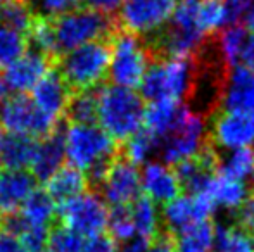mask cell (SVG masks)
I'll use <instances>...</instances> for the list:
<instances>
[{"label":"cell","mask_w":254,"mask_h":252,"mask_svg":"<svg viewBox=\"0 0 254 252\" xmlns=\"http://www.w3.org/2000/svg\"><path fill=\"white\" fill-rule=\"evenodd\" d=\"M201 80L197 54L192 57L151 61L138 87L140 97L147 102L177 101L192 102Z\"/></svg>","instance_id":"1"},{"label":"cell","mask_w":254,"mask_h":252,"mask_svg":"<svg viewBox=\"0 0 254 252\" xmlns=\"http://www.w3.org/2000/svg\"><path fill=\"white\" fill-rule=\"evenodd\" d=\"M99 123L118 144L127 142L142 130L145 116L144 99L135 90L102 83L97 94Z\"/></svg>","instance_id":"2"},{"label":"cell","mask_w":254,"mask_h":252,"mask_svg":"<svg viewBox=\"0 0 254 252\" xmlns=\"http://www.w3.org/2000/svg\"><path fill=\"white\" fill-rule=\"evenodd\" d=\"M111 64V40H95L63 54L56 61L73 94L90 90L104 83Z\"/></svg>","instance_id":"3"},{"label":"cell","mask_w":254,"mask_h":252,"mask_svg":"<svg viewBox=\"0 0 254 252\" xmlns=\"http://www.w3.org/2000/svg\"><path fill=\"white\" fill-rule=\"evenodd\" d=\"M57 59L66 52L95 40H111L118 31L116 16L92 9H78L52 19Z\"/></svg>","instance_id":"4"},{"label":"cell","mask_w":254,"mask_h":252,"mask_svg":"<svg viewBox=\"0 0 254 252\" xmlns=\"http://www.w3.org/2000/svg\"><path fill=\"white\" fill-rule=\"evenodd\" d=\"M149 64L151 55L144 38L118 28L111 38L109 80L113 85L130 90L138 88Z\"/></svg>","instance_id":"5"},{"label":"cell","mask_w":254,"mask_h":252,"mask_svg":"<svg viewBox=\"0 0 254 252\" xmlns=\"http://www.w3.org/2000/svg\"><path fill=\"white\" fill-rule=\"evenodd\" d=\"M120 155V144L102 128L88 125H67L66 159L71 166L87 173L101 162H109Z\"/></svg>","instance_id":"6"},{"label":"cell","mask_w":254,"mask_h":252,"mask_svg":"<svg viewBox=\"0 0 254 252\" xmlns=\"http://www.w3.org/2000/svg\"><path fill=\"white\" fill-rule=\"evenodd\" d=\"M59 123L42 112L26 94L9 95L0 102V128L7 133H23L44 140L56 131Z\"/></svg>","instance_id":"7"},{"label":"cell","mask_w":254,"mask_h":252,"mask_svg":"<svg viewBox=\"0 0 254 252\" xmlns=\"http://www.w3.org/2000/svg\"><path fill=\"white\" fill-rule=\"evenodd\" d=\"M206 118L185 105L171 130L161 138L159 154L168 166H173L197 154L206 142Z\"/></svg>","instance_id":"8"},{"label":"cell","mask_w":254,"mask_h":252,"mask_svg":"<svg viewBox=\"0 0 254 252\" xmlns=\"http://www.w3.org/2000/svg\"><path fill=\"white\" fill-rule=\"evenodd\" d=\"M178 0H123L116 14L121 30L144 38L159 31L173 16Z\"/></svg>","instance_id":"9"},{"label":"cell","mask_w":254,"mask_h":252,"mask_svg":"<svg viewBox=\"0 0 254 252\" xmlns=\"http://www.w3.org/2000/svg\"><path fill=\"white\" fill-rule=\"evenodd\" d=\"M107 209L106 201L97 192H85L80 197L73 199L67 204L57 207V216L61 223L76 232L81 237L99 235L107 226Z\"/></svg>","instance_id":"10"},{"label":"cell","mask_w":254,"mask_h":252,"mask_svg":"<svg viewBox=\"0 0 254 252\" xmlns=\"http://www.w3.org/2000/svg\"><path fill=\"white\" fill-rule=\"evenodd\" d=\"M97 194L111 205H131L142 195L140 171L120 152Z\"/></svg>","instance_id":"11"},{"label":"cell","mask_w":254,"mask_h":252,"mask_svg":"<svg viewBox=\"0 0 254 252\" xmlns=\"http://www.w3.org/2000/svg\"><path fill=\"white\" fill-rule=\"evenodd\" d=\"M207 138L216 147L230 151L248 147L254 142V114L216 111L211 116Z\"/></svg>","instance_id":"12"},{"label":"cell","mask_w":254,"mask_h":252,"mask_svg":"<svg viewBox=\"0 0 254 252\" xmlns=\"http://www.w3.org/2000/svg\"><path fill=\"white\" fill-rule=\"evenodd\" d=\"M213 211L214 204L206 194L180 195L163 207V230L177 235L189 226L207 221Z\"/></svg>","instance_id":"13"},{"label":"cell","mask_w":254,"mask_h":252,"mask_svg":"<svg viewBox=\"0 0 254 252\" xmlns=\"http://www.w3.org/2000/svg\"><path fill=\"white\" fill-rule=\"evenodd\" d=\"M56 66V62L45 57L44 54L28 49L17 61L5 67L3 78L12 92L26 94L28 90H33L35 85Z\"/></svg>","instance_id":"14"},{"label":"cell","mask_w":254,"mask_h":252,"mask_svg":"<svg viewBox=\"0 0 254 252\" xmlns=\"http://www.w3.org/2000/svg\"><path fill=\"white\" fill-rule=\"evenodd\" d=\"M73 95L71 88L61 76V73L56 69V66L35 85L33 88V102L42 112L56 121H63L66 114L67 104Z\"/></svg>","instance_id":"15"},{"label":"cell","mask_w":254,"mask_h":252,"mask_svg":"<svg viewBox=\"0 0 254 252\" xmlns=\"http://www.w3.org/2000/svg\"><path fill=\"white\" fill-rule=\"evenodd\" d=\"M220 109L227 112L254 114V71L235 66L230 69L221 90Z\"/></svg>","instance_id":"16"},{"label":"cell","mask_w":254,"mask_h":252,"mask_svg":"<svg viewBox=\"0 0 254 252\" xmlns=\"http://www.w3.org/2000/svg\"><path fill=\"white\" fill-rule=\"evenodd\" d=\"M66 121H61L51 137L38 142L35 159L31 162V175L37 182L47 183L56 171H59L66 161Z\"/></svg>","instance_id":"17"},{"label":"cell","mask_w":254,"mask_h":252,"mask_svg":"<svg viewBox=\"0 0 254 252\" xmlns=\"http://www.w3.org/2000/svg\"><path fill=\"white\" fill-rule=\"evenodd\" d=\"M140 185L144 195H147L154 204L166 205L168 202L180 197L182 187L171 168L161 162H147L140 173Z\"/></svg>","instance_id":"18"},{"label":"cell","mask_w":254,"mask_h":252,"mask_svg":"<svg viewBox=\"0 0 254 252\" xmlns=\"http://www.w3.org/2000/svg\"><path fill=\"white\" fill-rule=\"evenodd\" d=\"M37 189V180L26 169L0 171V214L19 211L28 195Z\"/></svg>","instance_id":"19"},{"label":"cell","mask_w":254,"mask_h":252,"mask_svg":"<svg viewBox=\"0 0 254 252\" xmlns=\"http://www.w3.org/2000/svg\"><path fill=\"white\" fill-rule=\"evenodd\" d=\"M88 190H90V187H88L85 173L71 164H64L47 182V192L51 194L57 207L67 204L69 201L80 197L81 194Z\"/></svg>","instance_id":"20"},{"label":"cell","mask_w":254,"mask_h":252,"mask_svg":"<svg viewBox=\"0 0 254 252\" xmlns=\"http://www.w3.org/2000/svg\"><path fill=\"white\" fill-rule=\"evenodd\" d=\"M38 149V140L30 135H3L0 149V164L3 169H26L31 166Z\"/></svg>","instance_id":"21"},{"label":"cell","mask_w":254,"mask_h":252,"mask_svg":"<svg viewBox=\"0 0 254 252\" xmlns=\"http://www.w3.org/2000/svg\"><path fill=\"white\" fill-rule=\"evenodd\" d=\"M184 107L185 105L177 101L149 102V105L145 107L144 128L161 140L171 130V126L177 123L178 116L182 114Z\"/></svg>","instance_id":"22"},{"label":"cell","mask_w":254,"mask_h":252,"mask_svg":"<svg viewBox=\"0 0 254 252\" xmlns=\"http://www.w3.org/2000/svg\"><path fill=\"white\" fill-rule=\"evenodd\" d=\"M19 212L33 226H52L57 218V204L45 189H35L23 202Z\"/></svg>","instance_id":"23"},{"label":"cell","mask_w":254,"mask_h":252,"mask_svg":"<svg viewBox=\"0 0 254 252\" xmlns=\"http://www.w3.org/2000/svg\"><path fill=\"white\" fill-rule=\"evenodd\" d=\"M99 87L90 88V90L76 92V94L71 95L66 114H64V121L67 125L94 126L99 121V105H97Z\"/></svg>","instance_id":"24"},{"label":"cell","mask_w":254,"mask_h":252,"mask_svg":"<svg viewBox=\"0 0 254 252\" xmlns=\"http://www.w3.org/2000/svg\"><path fill=\"white\" fill-rule=\"evenodd\" d=\"M206 195L211 199L214 207L223 205V207L235 211L244 202V199L248 197V190H246V185L241 180L228 178V176H223L218 173L213 178V182L209 183V187H207Z\"/></svg>","instance_id":"25"},{"label":"cell","mask_w":254,"mask_h":252,"mask_svg":"<svg viewBox=\"0 0 254 252\" xmlns=\"http://www.w3.org/2000/svg\"><path fill=\"white\" fill-rule=\"evenodd\" d=\"M248 35V28L239 23L228 24V26L221 28L220 31L214 33L216 50L228 69H234L239 64V54H241V49L244 45V40Z\"/></svg>","instance_id":"26"},{"label":"cell","mask_w":254,"mask_h":252,"mask_svg":"<svg viewBox=\"0 0 254 252\" xmlns=\"http://www.w3.org/2000/svg\"><path fill=\"white\" fill-rule=\"evenodd\" d=\"M131 211V219H133L135 233L140 239H145L147 242H151L152 239H156L161 233L163 226H161V219L157 214L156 204L142 194L133 204L130 205Z\"/></svg>","instance_id":"27"},{"label":"cell","mask_w":254,"mask_h":252,"mask_svg":"<svg viewBox=\"0 0 254 252\" xmlns=\"http://www.w3.org/2000/svg\"><path fill=\"white\" fill-rule=\"evenodd\" d=\"M177 252H213L214 244V223L209 219L173 235Z\"/></svg>","instance_id":"28"},{"label":"cell","mask_w":254,"mask_h":252,"mask_svg":"<svg viewBox=\"0 0 254 252\" xmlns=\"http://www.w3.org/2000/svg\"><path fill=\"white\" fill-rule=\"evenodd\" d=\"M159 138L149 130L142 128L135 135H131L127 142L120 144V152L127 161L138 166L145 162L154 152H159Z\"/></svg>","instance_id":"29"},{"label":"cell","mask_w":254,"mask_h":252,"mask_svg":"<svg viewBox=\"0 0 254 252\" xmlns=\"http://www.w3.org/2000/svg\"><path fill=\"white\" fill-rule=\"evenodd\" d=\"M213 252H254V239L235 225L214 226Z\"/></svg>","instance_id":"30"},{"label":"cell","mask_w":254,"mask_h":252,"mask_svg":"<svg viewBox=\"0 0 254 252\" xmlns=\"http://www.w3.org/2000/svg\"><path fill=\"white\" fill-rule=\"evenodd\" d=\"M33 17L26 0H7L0 10V24L23 35H28L33 24Z\"/></svg>","instance_id":"31"},{"label":"cell","mask_w":254,"mask_h":252,"mask_svg":"<svg viewBox=\"0 0 254 252\" xmlns=\"http://www.w3.org/2000/svg\"><path fill=\"white\" fill-rule=\"evenodd\" d=\"M107 230L116 242H130L135 235L130 205H111L107 212Z\"/></svg>","instance_id":"32"},{"label":"cell","mask_w":254,"mask_h":252,"mask_svg":"<svg viewBox=\"0 0 254 252\" xmlns=\"http://www.w3.org/2000/svg\"><path fill=\"white\" fill-rule=\"evenodd\" d=\"M254 169V157L251 149H235L227 159L220 155V175L234 180H244Z\"/></svg>","instance_id":"33"},{"label":"cell","mask_w":254,"mask_h":252,"mask_svg":"<svg viewBox=\"0 0 254 252\" xmlns=\"http://www.w3.org/2000/svg\"><path fill=\"white\" fill-rule=\"evenodd\" d=\"M83 246V237L67 228L61 221L54 223L49 228L47 252H81Z\"/></svg>","instance_id":"34"},{"label":"cell","mask_w":254,"mask_h":252,"mask_svg":"<svg viewBox=\"0 0 254 252\" xmlns=\"http://www.w3.org/2000/svg\"><path fill=\"white\" fill-rule=\"evenodd\" d=\"M28 50L26 35L0 24V66H10Z\"/></svg>","instance_id":"35"},{"label":"cell","mask_w":254,"mask_h":252,"mask_svg":"<svg viewBox=\"0 0 254 252\" xmlns=\"http://www.w3.org/2000/svg\"><path fill=\"white\" fill-rule=\"evenodd\" d=\"M26 3L33 16L47 17V19H56L64 14L81 9L80 0H26Z\"/></svg>","instance_id":"36"},{"label":"cell","mask_w":254,"mask_h":252,"mask_svg":"<svg viewBox=\"0 0 254 252\" xmlns=\"http://www.w3.org/2000/svg\"><path fill=\"white\" fill-rule=\"evenodd\" d=\"M49 228L51 226L28 225L17 239L21 240V244H23L26 252H47Z\"/></svg>","instance_id":"37"},{"label":"cell","mask_w":254,"mask_h":252,"mask_svg":"<svg viewBox=\"0 0 254 252\" xmlns=\"http://www.w3.org/2000/svg\"><path fill=\"white\" fill-rule=\"evenodd\" d=\"M235 226L254 239V194L248 195L241 205L234 211Z\"/></svg>","instance_id":"38"},{"label":"cell","mask_w":254,"mask_h":252,"mask_svg":"<svg viewBox=\"0 0 254 252\" xmlns=\"http://www.w3.org/2000/svg\"><path fill=\"white\" fill-rule=\"evenodd\" d=\"M81 252H118V242L109 233H99L85 242Z\"/></svg>","instance_id":"39"},{"label":"cell","mask_w":254,"mask_h":252,"mask_svg":"<svg viewBox=\"0 0 254 252\" xmlns=\"http://www.w3.org/2000/svg\"><path fill=\"white\" fill-rule=\"evenodd\" d=\"M227 9V26L235 24L239 17H242L253 7L254 0H223Z\"/></svg>","instance_id":"40"},{"label":"cell","mask_w":254,"mask_h":252,"mask_svg":"<svg viewBox=\"0 0 254 252\" xmlns=\"http://www.w3.org/2000/svg\"><path fill=\"white\" fill-rule=\"evenodd\" d=\"M80 2L83 9H92V10H97V12L116 16L123 0H80Z\"/></svg>","instance_id":"41"},{"label":"cell","mask_w":254,"mask_h":252,"mask_svg":"<svg viewBox=\"0 0 254 252\" xmlns=\"http://www.w3.org/2000/svg\"><path fill=\"white\" fill-rule=\"evenodd\" d=\"M145 252H177L173 235L168 233L166 230H161L159 235L149 242V247Z\"/></svg>","instance_id":"42"},{"label":"cell","mask_w":254,"mask_h":252,"mask_svg":"<svg viewBox=\"0 0 254 252\" xmlns=\"http://www.w3.org/2000/svg\"><path fill=\"white\" fill-rule=\"evenodd\" d=\"M239 64L242 67H248V69L254 71V33H249L244 40V45L241 49V54H239Z\"/></svg>","instance_id":"43"},{"label":"cell","mask_w":254,"mask_h":252,"mask_svg":"<svg viewBox=\"0 0 254 252\" xmlns=\"http://www.w3.org/2000/svg\"><path fill=\"white\" fill-rule=\"evenodd\" d=\"M0 252H26L16 235L0 228Z\"/></svg>","instance_id":"44"},{"label":"cell","mask_w":254,"mask_h":252,"mask_svg":"<svg viewBox=\"0 0 254 252\" xmlns=\"http://www.w3.org/2000/svg\"><path fill=\"white\" fill-rule=\"evenodd\" d=\"M149 247V242L145 239H140V237H137V239H131L130 242L125 244L123 251L121 252H145Z\"/></svg>","instance_id":"45"},{"label":"cell","mask_w":254,"mask_h":252,"mask_svg":"<svg viewBox=\"0 0 254 252\" xmlns=\"http://www.w3.org/2000/svg\"><path fill=\"white\" fill-rule=\"evenodd\" d=\"M9 95H12V90H10V87L7 85L5 78L0 76V102L5 101V99L9 97Z\"/></svg>","instance_id":"46"},{"label":"cell","mask_w":254,"mask_h":252,"mask_svg":"<svg viewBox=\"0 0 254 252\" xmlns=\"http://www.w3.org/2000/svg\"><path fill=\"white\" fill-rule=\"evenodd\" d=\"M2 142H3V130L0 128V149H2Z\"/></svg>","instance_id":"47"},{"label":"cell","mask_w":254,"mask_h":252,"mask_svg":"<svg viewBox=\"0 0 254 252\" xmlns=\"http://www.w3.org/2000/svg\"><path fill=\"white\" fill-rule=\"evenodd\" d=\"M5 2H7V0H0V10H2L3 5H5Z\"/></svg>","instance_id":"48"},{"label":"cell","mask_w":254,"mask_h":252,"mask_svg":"<svg viewBox=\"0 0 254 252\" xmlns=\"http://www.w3.org/2000/svg\"><path fill=\"white\" fill-rule=\"evenodd\" d=\"M251 152H253V157H254V147L251 149Z\"/></svg>","instance_id":"49"},{"label":"cell","mask_w":254,"mask_h":252,"mask_svg":"<svg viewBox=\"0 0 254 252\" xmlns=\"http://www.w3.org/2000/svg\"><path fill=\"white\" fill-rule=\"evenodd\" d=\"M253 189H254V175H253Z\"/></svg>","instance_id":"50"}]
</instances>
